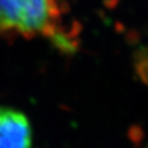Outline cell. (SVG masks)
I'll use <instances>...</instances> for the list:
<instances>
[{"label": "cell", "mask_w": 148, "mask_h": 148, "mask_svg": "<svg viewBox=\"0 0 148 148\" xmlns=\"http://www.w3.org/2000/svg\"><path fill=\"white\" fill-rule=\"evenodd\" d=\"M63 16L60 0H0V37H49L70 49L76 42L64 31Z\"/></svg>", "instance_id": "6da1fadb"}, {"label": "cell", "mask_w": 148, "mask_h": 148, "mask_svg": "<svg viewBox=\"0 0 148 148\" xmlns=\"http://www.w3.org/2000/svg\"><path fill=\"white\" fill-rule=\"evenodd\" d=\"M33 143V128L23 112L0 106V147L27 148Z\"/></svg>", "instance_id": "7a4b0ae2"}]
</instances>
